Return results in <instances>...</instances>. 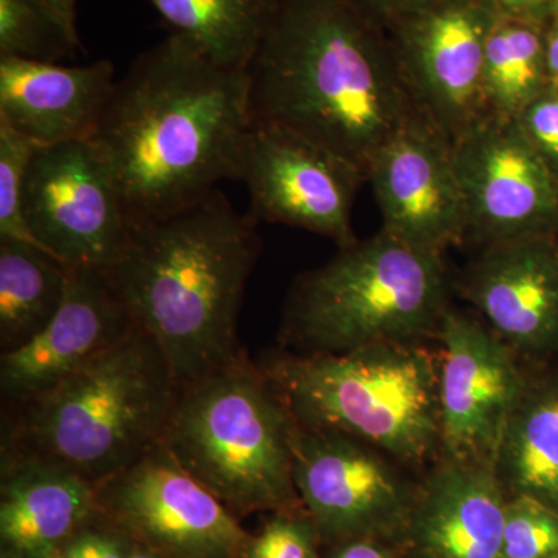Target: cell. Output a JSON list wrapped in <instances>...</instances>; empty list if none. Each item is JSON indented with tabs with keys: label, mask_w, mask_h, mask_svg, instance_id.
<instances>
[{
	"label": "cell",
	"mask_w": 558,
	"mask_h": 558,
	"mask_svg": "<svg viewBox=\"0 0 558 558\" xmlns=\"http://www.w3.org/2000/svg\"><path fill=\"white\" fill-rule=\"evenodd\" d=\"M250 123L245 69L172 33L116 81L89 142L140 223L238 180Z\"/></svg>",
	"instance_id": "6da1fadb"
},
{
	"label": "cell",
	"mask_w": 558,
	"mask_h": 558,
	"mask_svg": "<svg viewBox=\"0 0 558 558\" xmlns=\"http://www.w3.org/2000/svg\"><path fill=\"white\" fill-rule=\"evenodd\" d=\"M245 72L253 123L295 132L365 178L374 154L424 116L387 28L354 0H271Z\"/></svg>",
	"instance_id": "7a4b0ae2"
},
{
	"label": "cell",
	"mask_w": 558,
	"mask_h": 558,
	"mask_svg": "<svg viewBox=\"0 0 558 558\" xmlns=\"http://www.w3.org/2000/svg\"><path fill=\"white\" fill-rule=\"evenodd\" d=\"M258 220L219 189L135 226L108 271L135 323L159 344L179 387L242 351L238 322L258 259Z\"/></svg>",
	"instance_id": "3957f363"
},
{
	"label": "cell",
	"mask_w": 558,
	"mask_h": 558,
	"mask_svg": "<svg viewBox=\"0 0 558 558\" xmlns=\"http://www.w3.org/2000/svg\"><path fill=\"white\" fill-rule=\"evenodd\" d=\"M179 384L140 326L53 388L2 411L0 464L60 465L95 487L161 444Z\"/></svg>",
	"instance_id": "277c9868"
},
{
	"label": "cell",
	"mask_w": 558,
	"mask_h": 558,
	"mask_svg": "<svg viewBox=\"0 0 558 558\" xmlns=\"http://www.w3.org/2000/svg\"><path fill=\"white\" fill-rule=\"evenodd\" d=\"M293 417L244 349L179 387L161 446L241 519L303 509L293 481Z\"/></svg>",
	"instance_id": "5b68a950"
},
{
	"label": "cell",
	"mask_w": 558,
	"mask_h": 558,
	"mask_svg": "<svg viewBox=\"0 0 558 558\" xmlns=\"http://www.w3.org/2000/svg\"><path fill=\"white\" fill-rule=\"evenodd\" d=\"M258 366L299 424L422 465L440 449L439 369L413 343L343 354H278Z\"/></svg>",
	"instance_id": "8992f818"
},
{
	"label": "cell",
	"mask_w": 558,
	"mask_h": 558,
	"mask_svg": "<svg viewBox=\"0 0 558 558\" xmlns=\"http://www.w3.org/2000/svg\"><path fill=\"white\" fill-rule=\"evenodd\" d=\"M446 295L442 255L380 230L296 279L282 339L301 355L413 343L439 328Z\"/></svg>",
	"instance_id": "52a82bcc"
},
{
	"label": "cell",
	"mask_w": 558,
	"mask_h": 558,
	"mask_svg": "<svg viewBox=\"0 0 558 558\" xmlns=\"http://www.w3.org/2000/svg\"><path fill=\"white\" fill-rule=\"evenodd\" d=\"M24 218L51 255L100 269L119 260L137 226L89 140L38 146L25 178Z\"/></svg>",
	"instance_id": "ba28073f"
},
{
	"label": "cell",
	"mask_w": 558,
	"mask_h": 558,
	"mask_svg": "<svg viewBox=\"0 0 558 558\" xmlns=\"http://www.w3.org/2000/svg\"><path fill=\"white\" fill-rule=\"evenodd\" d=\"M292 458L296 490L322 542L409 539L416 497L368 444L293 418Z\"/></svg>",
	"instance_id": "9c48e42d"
},
{
	"label": "cell",
	"mask_w": 558,
	"mask_h": 558,
	"mask_svg": "<svg viewBox=\"0 0 558 558\" xmlns=\"http://www.w3.org/2000/svg\"><path fill=\"white\" fill-rule=\"evenodd\" d=\"M97 488V509L167 558H240L250 534L161 444Z\"/></svg>",
	"instance_id": "30bf717a"
},
{
	"label": "cell",
	"mask_w": 558,
	"mask_h": 558,
	"mask_svg": "<svg viewBox=\"0 0 558 558\" xmlns=\"http://www.w3.org/2000/svg\"><path fill=\"white\" fill-rule=\"evenodd\" d=\"M468 238L492 244L558 226V179L519 120L486 112L451 142Z\"/></svg>",
	"instance_id": "8fae6325"
},
{
	"label": "cell",
	"mask_w": 558,
	"mask_h": 558,
	"mask_svg": "<svg viewBox=\"0 0 558 558\" xmlns=\"http://www.w3.org/2000/svg\"><path fill=\"white\" fill-rule=\"evenodd\" d=\"M238 180L247 185L250 215L330 238L340 248L357 242L352 207L365 174L295 132L250 123Z\"/></svg>",
	"instance_id": "7c38bea8"
},
{
	"label": "cell",
	"mask_w": 558,
	"mask_h": 558,
	"mask_svg": "<svg viewBox=\"0 0 558 558\" xmlns=\"http://www.w3.org/2000/svg\"><path fill=\"white\" fill-rule=\"evenodd\" d=\"M498 17L488 0H440L385 27L411 97L450 142L487 112L484 54Z\"/></svg>",
	"instance_id": "4fadbf2b"
},
{
	"label": "cell",
	"mask_w": 558,
	"mask_h": 558,
	"mask_svg": "<svg viewBox=\"0 0 558 558\" xmlns=\"http://www.w3.org/2000/svg\"><path fill=\"white\" fill-rule=\"evenodd\" d=\"M438 329L444 459L497 469L506 428L527 391L519 366L508 344L468 315L447 310Z\"/></svg>",
	"instance_id": "5bb4252c"
},
{
	"label": "cell",
	"mask_w": 558,
	"mask_h": 558,
	"mask_svg": "<svg viewBox=\"0 0 558 558\" xmlns=\"http://www.w3.org/2000/svg\"><path fill=\"white\" fill-rule=\"evenodd\" d=\"M366 180L381 230L391 236L440 255L468 238L451 142L427 117L411 121L374 154Z\"/></svg>",
	"instance_id": "9a60e30c"
},
{
	"label": "cell",
	"mask_w": 558,
	"mask_h": 558,
	"mask_svg": "<svg viewBox=\"0 0 558 558\" xmlns=\"http://www.w3.org/2000/svg\"><path fill=\"white\" fill-rule=\"evenodd\" d=\"M137 326L108 269L70 267L60 311L24 347L0 352L2 409L68 379Z\"/></svg>",
	"instance_id": "2e32d148"
},
{
	"label": "cell",
	"mask_w": 558,
	"mask_h": 558,
	"mask_svg": "<svg viewBox=\"0 0 558 558\" xmlns=\"http://www.w3.org/2000/svg\"><path fill=\"white\" fill-rule=\"evenodd\" d=\"M465 299L524 352L558 344V245L550 234L492 242L469 269Z\"/></svg>",
	"instance_id": "e0dca14e"
},
{
	"label": "cell",
	"mask_w": 558,
	"mask_h": 558,
	"mask_svg": "<svg viewBox=\"0 0 558 558\" xmlns=\"http://www.w3.org/2000/svg\"><path fill=\"white\" fill-rule=\"evenodd\" d=\"M113 76L106 60L70 68L0 58V121L38 146L90 140Z\"/></svg>",
	"instance_id": "ac0fdd59"
},
{
	"label": "cell",
	"mask_w": 558,
	"mask_h": 558,
	"mask_svg": "<svg viewBox=\"0 0 558 558\" xmlns=\"http://www.w3.org/2000/svg\"><path fill=\"white\" fill-rule=\"evenodd\" d=\"M506 508L497 469L444 459L414 501L409 542L424 558H502Z\"/></svg>",
	"instance_id": "d6986e66"
},
{
	"label": "cell",
	"mask_w": 558,
	"mask_h": 558,
	"mask_svg": "<svg viewBox=\"0 0 558 558\" xmlns=\"http://www.w3.org/2000/svg\"><path fill=\"white\" fill-rule=\"evenodd\" d=\"M2 558H54L97 515V488L76 473L24 461L0 464Z\"/></svg>",
	"instance_id": "ffe728a7"
},
{
	"label": "cell",
	"mask_w": 558,
	"mask_h": 558,
	"mask_svg": "<svg viewBox=\"0 0 558 558\" xmlns=\"http://www.w3.org/2000/svg\"><path fill=\"white\" fill-rule=\"evenodd\" d=\"M70 266L31 242L0 238V352L47 328L68 290Z\"/></svg>",
	"instance_id": "44dd1931"
},
{
	"label": "cell",
	"mask_w": 558,
	"mask_h": 558,
	"mask_svg": "<svg viewBox=\"0 0 558 558\" xmlns=\"http://www.w3.org/2000/svg\"><path fill=\"white\" fill-rule=\"evenodd\" d=\"M172 28L213 61L247 69L258 49L271 0H149Z\"/></svg>",
	"instance_id": "7402d4cb"
},
{
	"label": "cell",
	"mask_w": 558,
	"mask_h": 558,
	"mask_svg": "<svg viewBox=\"0 0 558 558\" xmlns=\"http://www.w3.org/2000/svg\"><path fill=\"white\" fill-rule=\"evenodd\" d=\"M497 473L515 495L558 510V392H524L499 447Z\"/></svg>",
	"instance_id": "603a6c76"
},
{
	"label": "cell",
	"mask_w": 558,
	"mask_h": 558,
	"mask_svg": "<svg viewBox=\"0 0 558 558\" xmlns=\"http://www.w3.org/2000/svg\"><path fill=\"white\" fill-rule=\"evenodd\" d=\"M549 84L545 25L499 16L484 54L483 97L487 112L519 119Z\"/></svg>",
	"instance_id": "cb8c5ba5"
},
{
	"label": "cell",
	"mask_w": 558,
	"mask_h": 558,
	"mask_svg": "<svg viewBox=\"0 0 558 558\" xmlns=\"http://www.w3.org/2000/svg\"><path fill=\"white\" fill-rule=\"evenodd\" d=\"M80 49L76 28L43 0H0V58L60 64Z\"/></svg>",
	"instance_id": "d4e9b609"
},
{
	"label": "cell",
	"mask_w": 558,
	"mask_h": 558,
	"mask_svg": "<svg viewBox=\"0 0 558 558\" xmlns=\"http://www.w3.org/2000/svg\"><path fill=\"white\" fill-rule=\"evenodd\" d=\"M36 149V143L0 121V238L39 245L24 218L25 178Z\"/></svg>",
	"instance_id": "484cf974"
},
{
	"label": "cell",
	"mask_w": 558,
	"mask_h": 558,
	"mask_svg": "<svg viewBox=\"0 0 558 558\" xmlns=\"http://www.w3.org/2000/svg\"><path fill=\"white\" fill-rule=\"evenodd\" d=\"M558 556V510L538 499L515 495L506 508L502 558Z\"/></svg>",
	"instance_id": "4316f807"
},
{
	"label": "cell",
	"mask_w": 558,
	"mask_h": 558,
	"mask_svg": "<svg viewBox=\"0 0 558 558\" xmlns=\"http://www.w3.org/2000/svg\"><path fill=\"white\" fill-rule=\"evenodd\" d=\"M322 542L306 509L274 512L256 535H250L240 558H319Z\"/></svg>",
	"instance_id": "83f0119b"
},
{
	"label": "cell",
	"mask_w": 558,
	"mask_h": 558,
	"mask_svg": "<svg viewBox=\"0 0 558 558\" xmlns=\"http://www.w3.org/2000/svg\"><path fill=\"white\" fill-rule=\"evenodd\" d=\"M517 120L529 143L558 179V86L549 84Z\"/></svg>",
	"instance_id": "f1b7e54d"
},
{
	"label": "cell",
	"mask_w": 558,
	"mask_h": 558,
	"mask_svg": "<svg viewBox=\"0 0 558 558\" xmlns=\"http://www.w3.org/2000/svg\"><path fill=\"white\" fill-rule=\"evenodd\" d=\"M135 542L97 512L62 546L60 558H131Z\"/></svg>",
	"instance_id": "f546056e"
},
{
	"label": "cell",
	"mask_w": 558,
	"mask_h": 558,
	"mask_svg": "<svg viewBox=\"0 0 558 558\" xmlns=\"http://www.w3.org/2000/svg\"><path fill=\"white\" fill-rule=\"evenodd\" d=\"M354 2L374 21L388 27L395 22L436 5L440 0H354Z\"/></svg>",
	"instance_id": "4dcf8cb0"
},
{
	"label": "cell",
	"mask_w": 558,
	"mask_h": 558,
	"mask_svg": "<svg viewBox=\"0 0 558 558\" xmlns=\"http://www.w3.org/2000/svg\"><path fill=\"white\" fill-rule=\"evenodd\" d=\"M501 17L546 25L558 14V0H488Z\"/></svg>",
	"instance_id": "1f68e13d"
},
{
	"label": "cell",
	"mask_w": 558,
	"mask_h": 558,
	"mask_svg": "<svg viewBox=\"0 0 558 558\" xmlns=\"http://www.w3.org/2000/svg\"><path fill=\"white\" fill-rule=\"evenodd\" d=\"M329 558H399L392 545L373 538H354L333 545Z\"/></svg>",
	"instance_id": "d6a6232c"
},
{
	"label": "cell",
	"mask_w": 558,
	"mask_h": 558,
	"mask_svg": "<svg viewBox=\"0 0 558 558\" xmlns=\"http://www.w3.org/2000/svg\"><path fill=\"white\" fill-rule=\"evenodd\" d=\"M546 31V64L550 84L558 86V14L548 22Z\"/></svg>",
	"instance_id": "836d02e7"
},
{
	"label": "cell",
	"mask_w": 558,
	"mask_h": 558,
	"mask_svg": "<svg viewBox=\"0 0 558 558\" xmlns=\"http://www.w3.org/2000/svg\"><path fill=\"white\" fill-rule=\"evenodd\" d=\"M43 2L49 5L54 13L60 14L70 27L76 28V2L78 0H43Z\"/></svg>",
	"instance_id": "e575fe53"
},
{
	"label": "cell",
	"mask_w": 558,
	"mask_h": 558,
	"mask_svg": "<svg viewBox=\"0 0 558 558\" xmlns=\"http://www.w3.org/2000/svg\"><path fill=\"white\" fill-rule=\"evenodd\" d=\"M131 558H167L161 556V554L156 553V550L146 548V546L138 545L135 543L134 553H132Z\"/></svg>",
	"instance_id": "d590c367"
},
{
	"label": "cell",
	"mask_w": 558,
	"mask_h": 558,
	"mask_svg": "<svg viewBox=\"0 0 558 558\" xmlns=\"http://www.w3.org/2000/svg\"><path fill=\"white\" fill-rule=\"evenodd\" d=\"M550 558H558V556H556V557H550Z\"/></svg>",
	"instance_id": "8d00e7d4"
},
{
	"label": "cell",
	"mask_w": 558,
	"mask_h": 558,
	"mask_svg": "<svg viewBox=\"0 0 558 558\" xmlns=\"http://www.w3.org/2000/svg\"><path fill=\"white\" fill-rule=\"evenodd\" d=\"M54 558H60V556H58V557H54Z\"/></svg>",
	"instance_id": "74e56055"
}]
</instances>
